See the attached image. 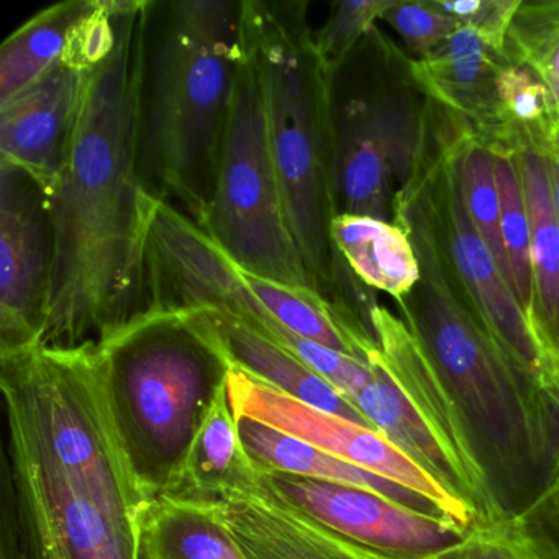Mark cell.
Here are the masks:
<instances>
[{"mask_svg": "<svg viewBox=\"0 0 559 559\" xmlns=\"http://www.w3.org/2000/svg\"><path fill=\"white\" fill-rule=\"evenodd\" d=\"M148 0H116L117 44L87 74L63 166L44 192L51 271L40 345L100 343L148 307L156 199L139 175Z\"/></svg>", "mask_w": 559, "mask_h": 559, "instance_id": "cell-1", "label": "cell"}, {"mask_svg": "<svg viewBox=\"0 0 559 559\" xmlns=\"http://www.w3.org/2000/svg\"><path fill=\"white\" fill-rule=\"evenodd\" d=\"M392 215L407 230L420 266L417 286L401 304L402 319L460 408L503 516L558 523V414L471 306L444 251L427 176L395 191Z\"/></svg>", "mask_w": 559, "mask_h": 559, "instance_id": "cell-2", "label": "cell"}, {"mask_svg": "<svg viewBox=\"0 0 559 559\" xmlns=\"http://www.w3.org/2000/svg\"><path fill=\"white\" fill-rule=\"evenodd\" d=\"M306 5L247 0L238 21L257 50L271 153L290 235L317 289L326 299L345 266L330 237L333 182V74L317 53ZM333 302V300H332Z\"/></svg>", "mask_w": 559, "mask_h": 559, "instance_id": "cell-3", "label": "cell"}, {"mask_svg": "<svg viewBox=\"0 0 559 559\" xmlns=\"http://www.w3.org/2000/svg\"><path fill=\"white\" fill-rule=\"evenodd\" d=\"M120 431L152 496H171L231 361L204 309H148L99 343Z\"/></svg>", "mask_w": 559, "mask_h": 559, "instance_id": "cell-4", "label": "cell"}, {"mask_svg": "<svg viewBox=\"0 0 559 559\" xmlns=\"http://www.w3.org/2000/svg\"><path fill=\"white\" fill-rule=\"evenodd\" d=\"M238 5L182 0L152 60L146 143L159 176L195 212L205 207L199 175L217 163L240 60Z\"/></svg>", "mask_w": 559, "mask_h": 559, "instance_id": "cell-5", "label": "cell"}, {"mask_svg": "<svg viewBox=\"0 0 559 559\" xmlns=\"http://www.w3.org/2000/svg\"><path fill=\"white\" fill-rule=\"evenodd\" d=\"M240 60L228 104L202 230L241 270L274 283L317 289L284 214L271 153L257 50L237 15Z\"/></svg>", "mask_w": 559, "mask_h": 559, "instance_id": "cell-6", "label": "cell"}, {"mask_svg": "<svg viewBox=\"0 0 559 559\" xmlns=\"http://www.w3.org/2000/svg\"><path fill=\"white\" fill-rule=\"evenodd\" d=\"M227 391L235 417L260 421L332 456L415 490L430 499L448 520L463 528L469 530L476 525V516L463 502L438 486L414 461L372 428L310 407L237 366H231Z\"/></svg>", "mask_w": 559, "mask_h": 559, "instance_id": "cell-7", "label": "cell"}, {"mask_svg": "<svg viewBox=\"0 0 559 559\" xmlns=\"http://www.w3.org/2000/svg\"><path fill=\"white\" fill-rule=\"evenodd\" d=\"M427 132L407 100H353L335 126L333 182L338 214L388 222L392 185H407L425 162ZM336 214V215H338Z\"/></svg>", "mask_w": 559, "mask_h": 559, "instance_id": "cell-8", "label": "cell"}, {"mask_svg": "<svg viewBox=\"0 0 559 559\" xmlns=\"http://www.w3.org/2000/svg\"><path fill=\"white\" fill-rule=\"evenodd\" d=\"M428 185L444 251L471 306L516 371L542 391L538 343L515 293L467 215L451 145L428 168Z\"/></svg>", "mask_w": 559, "mask_h": 559, "instance_id": "cell-9", "label": "cell"}, {"mask_svg": "<svg viewBox=\"0 0 559 559\" xmlns=\"http://www.w3.org/2000/svg\"><path fill=\"white\" fill-rule=\"evenodd\" d=\"M254 474L270 492L320 525L392 559L430 558L469 532L359 487L264 469L257 463Z\"/></svg>", "mask_w": 559, "mask_h": 559, "instance_id": "cell-10", "label": "cell"}, {"mask_svg": "<svg viewBox=\"0 0 559 559\" xmlns=\"http://www.w3.org/2000/svg\"><path fill=\"white\" fill-rule=\"evenodd\" d=\"M51 271L44 192L0 163V353L40 345Z\"/></svg>", "mask_w": 559, "mask_h": 559, "instance_id": "cell-11", "label": "cell"}, {"mask_svg": "<svg viewBox=\"0 0 559 559\" xmlns=\"http://www.w3.org/2000/svg\"><path fill=\"white\" fill-rule=\"evenodd\" d=\"M366 319L385 371L427 421L456 466L477 523L507 519L480 464L469 428L417 333L404 319L379 304L369 306Z\"/></svg>", "mask_w": 559, "mask_h": 559, "instance_id": "cell-12", "label": "cell"}, {"mask_svg": "<svg viewBox=\"0 0 559 559\" xmlns=\"http://www.w3.org/2000/svg\"><path fill=\"white\" fill-rule=\"evenodd\" d=\"M207 502L247 559H392L320 525L274 496L251 460Z\"/></svg>", "mask_w": 559, "mask_h": 559, "instance_id": "cell-13", "label": "cell"}, {"mask_svg": "<svg viewBox=\"0 0 559 559\" xmlns=\"http://www.w3.org/2000/svg\"><path fill=\"white\" fill-rule=\"evenodd\" d=\"M87 74L58 60L0 104V163L22 169L41 192L53 185L63 166Z\"/></svg>", "mask_w": 559, "mask_h": 559, "instance_id": "cell-14", "label": "cell"}, {"mask_svg": "<svg viewBox=\"0 0 559 559\" xmlns=\"http://www.w3.org/2000/svg\"><path fill=\"white\" fill-rule=\"evenodd\" d=\"M507 57L461 27L430 57L411 63L415 84L451 119L463 127V135L486 148L496 145V76Z\"/></svg>", "mask_w": 559, "mask_h": 559, "instance_id": "cell-15", "label": "cell"}, {"mask_svg": "<svg viewBox=\"0 0 559 559\" xmlns=\"http://www.w3.org/2000/svg\"><path fill=\"white\" fill-rule=\"evenodd\" d=\"M368 362L371 366V379L348 399L353 407L365 417L372 430L394 444L438 486L443 487L450 496L471 510L466 487L456 466L427 421L415 411L407 395L385 371L379 359L378 348L369 356Z\"/></svg>", "mask_w": 559, "mask_h": 559, "instance_id": "cell-16", "label": "cell"}, {"mask_svg": "<svg viewBox=\"0 0 559 559\" xmlns=\"http://www.w3.org/2000/svg\"><path fill=\"white\" fill-rule=\"evenodd\" d=\"M237 424L245 451L258 466L264 467V469L359 487V489L371 490V492L379 493V496L408 507V509L447 519L430 499L394 483V480L385 479L379 474L332 456L306 441L297 440V438L289 437L283 431L274 430V428L251 420V418H237Z\"/></svg>", "mask_w": 559, "mask_h": 559, "instance_id": "cell-17", "label": "cell"}, {"mask_svg": "<svg viewBox=\"0 0 559 559\" xmlns=\"http://www.w3.org/2000/svg\"><path fill=\"white\" fill-rule=\"evenodd\" d=\"M519 163L532 224L533 300L528 322L545 362L559 356V214L548 162L535 153H522Z\"/></svg>", "mask_w": 559, "mask_h": 559, "instance_id": "cell-18", "label": "cell"}, {"mask_svg": "<svg viewBox=\"0 0 559 559\" xmlns=\"http://www.w3.org/2000/svg\"><path fill=\"white\" fill-rule=\"evenodd\" d=\"M204 310L211 317L231 365L310 407L371 428L345 395L340 394L330 382L320 378L296 356L258 335L234 317L217 310Z\"/></svg>", "mask_w": 559, "mask_h": 559, "instance_id": "cell-19", "label": "cell"}, {"mask_svg": "<svg viewBox=\"0 0 559 559\" xmlns=\"http://www.w3.org/2000/svg\"><path fill=\"white\" fill-rule=\"evenodd\" d=\"M330 237L345 266L365 286L389 294L399 306L408 299L420 280V266L402 225L338 214L333 217Z\"/></svg>", "mask_w": 559, "mask_h": 559, "instance_id": "cell-20", "label": "cell"}, {"mask_svg": "<svg viewBox=\"0 0 559 559\" xmlns=\"http://www.w3.org/2000/svg\"><path fill=\"white\" fill-rule=\"evenodd\" d=\"M492 153H559V100L532 71L507 60L496 76V145Z\"/></svg>", "mask_w": 559, "mask_h": 559, "instance_id": "cell-21", "label": "cell"}, {"mask_svg": "<svg viewBox=\"0 0 559 559\" xmlns=\"http://www.w3.org/2000/svg\"><path fill=\"white\" fill-rule=\"evenodd\" d=\"M140 559H247L212 507L162 496L140 525Z\"/></svg>", "mask_w": 559, "mask_h": 559, "instance_id": "cell-22", "label": "cell"}, {"mask_svg": "<svg viewBox=\"0 0 559 559\" xmlns=\"http://www.w3.org/2000/svg\"><path fill=\"white\" fill-rule=\"evenodd\" d=\"M97 0H64L35 14L0 47V104L8 103L63 57L71 32Z\"/></svg>", "mask_w": 559, "mask_h": 559, "instance_id": "cell-23", "label": "cell"}, {"mask_svg": "<svg viewBox=\"0 0 559 559\" xmlns=\"http://www.w3.org/2000/svg\"><path fill=\"white\" fill-rule=\"evenodd\" d=\"M251 457L245 451L237 417L228 401L227 388L217 395L192 441L181 479L168 497L209 500L218 487L240 473Z\"/></svg>", "mask_w": 559, "mask_h": 559, "instance_id": "cell-24", "label": "cell"}, {"mask_svg": "<svg viewBox=\"0 0 559 559\" xmlns=\"http://www.w3.org/2000/svg\"><path fill=\"white\" fill-rule=\"evenodd\" d=\"M450 145L467 215L490 253L496 258L507 283L515 293V284H513L502 243V234H500V201L493 153L467 135H461Z\"/></svg>", "mask_w": 559, "mask_h": 559, "instance_id": "cell-25", "label": "cell"}, {"mask_svg": "<svg viewBox=\"0 0 559 559\" xmlns=\"http://www.w3.org/2000/svg\"><path fill=\"white\" fill-rule=\"evenodd\" d=\"M497 191L500 201V234L506 248L510 273L515 284L516 299L525 316L533 300L532 224L520 173L519 156L493 153Z\"/></svg>", "mask_w": 559, "mask_h": 559, "instance_id": "cell-26", "label": "cell"}, {"mask_svg": "<svg viewBox=\"0 0 559 559\" xmlns=\"http://www.w3.org/2000/svg\"><path fill=\"white\" fill-rule=\"evenodd\" d=\"M425 559H559V546L545 526L509 516L476 523L460 543Z\"/></svg>", "mask_w": 559, "mask_h": 559, "instance_id": "cell-27", "label": "cell"}, {"mask_svg": "<svg viewBox=\"0 0 559 559\" xmlns=\"http://www.w3.org/2000/svg\"><path fill=\"white\" fill-rule=\"evenodd\" d=\"M506 57L532 71L559 100V2H523L507 37Z\"/></svg>", "mask_w": 559, "mask_h": 559, "instance_id": "cell-28", "label": "cell"}, {"mask_svg": "<svg viewBox=\"0 0 559 559\" xmlns=\"http://www.w3.org/2000/svg\"><path fill=\"white\" fill-rule=\"evenodd\" d=\"M394 0H343L335 4L329 22L317 32V53L330 73L335 76L355 45L382 21Z\"/></svg>", "mask_w": 559, "mask_h": 559, "instance_id": "cell-29", "label": "cell"}, {"mask_svg": "<svg viewBox=\"0 0 559 559\" xmlns=\"http://www.w3.org/2000/svg\"><path fill=\"white\" fill-rule=\"evenodd\" d=\"M431 8L454 19L461 27L476 32L487 47L506 57L510 27L522 0H428Z\"/></svg>", "mask_w": 559, "mask_h": 559, "instance_id": "cell-30", "label": "cell"}, {"mask_svg": "<svg viewBox=\"0 0 559 559\" xmlns=\"http://www.w3.org/2000/svg\"><path fill=\"white\" fill-rule=\"evenodd\" d=\"M382 21L388 22L418 60L430 57L448 38L453 37L461 25L454 19L441 14L427 2L394 0Z\"/></svg>", "mask_w": 559, "mask_h": 559, "instance_id": "cell-31", "label": "cell"}, {"mask_svg": "<svg viewBox=\"0 0 559 559\" xmlns=\"http://www.w3.org/2000/svg\"><path fill=\"white\" fill-rule=\"evenodd\" d=\"M117 44L116 0H97L96 8L71 32L61 60L91 71L109 58Z\"/></svg>", "mask_w": 559, "mask_h": 559, "instance_id": "cell-32", "label": "cell"}, {"mask_svg": "<svg viewBox=\"0 0 559 559\" xmlns=\"http://www.w3.org/2000/svg\"><path fill=\"white\" fill-rule=\"evenodd\" d=\"M549 166V178H551L552 199L559 214V156L558 158L546 159Z\"/></svg>", "mask_w": 559, "mask_h": 559, "instance_id": "cell-33", "label": "cell"}, {"mask_svg": "<svg viewBox=\"0 0 559 559\" xmlns=\"http://www.w3.org/2000/svg\"><path fill=\"white\" fill-rule=\"evenodd\" d=\"M558 156H559V153H558ZM558 156H555V158H558Z\"/></svg>", "mask_w": 559, "mask_h": 559, "instance_id": "cell-34", "label": "cell"}]
</instances>
